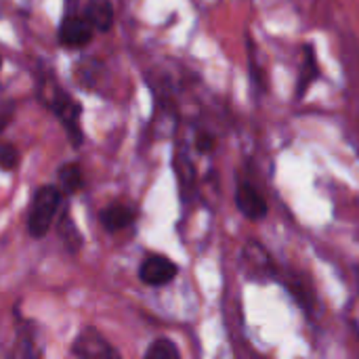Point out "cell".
Segmentation results:
<instances>
[{"instance_id":"obj_1","label":"cell","mask_w":359,"mask_h":359,"mask_svg":"<svg viewBox=\"0 0 359 359\" xmlns=\"http://www.w3.org/2000/svg\"><path fill=\"white\" fill-rule=\"evenodd\" d=\"M63 191L55 185H42L34 191L29 215H27V231L32 238H44L57 217L61 206Z\"/></svg>"},{"instance_id":"obj_2","label":"cell","mask_w":359,"mask_h":359,"mask_svg":"<svg viewBox=\"0 0 359 359\" xmlns=\"http://www.w3.org/2000/svg\"><path fill=\"white\" fill-rule=\"evenodd\" d=\"M53 111L55 116L59 118V122L63 124L69 141L78 147L82 145V128H80V116H82V107L65 93L61 90L59 86H53L50 88V95L46 97L44 101Z\"/></svg>"},{"instance_id":"obj_3","label":"cell","mask_w":359,"mask_h":359,"mask_svg":"<svg viewBox=\"0 0 359 359\" xmlns=\"http://www.w3.org/2000/svg\"><path fill=\"white\" fill-rule=\"evenodd\" d=\"M72 353L78 359H122L118 349H114L111 343L95 328H84L76 337Z\"/></svg>"},{"instance_id":"obj_4","label":"cell","mask_w":359,"mask_h":359,"mask_svg":"<svg viewBox=\"0 0 359 359\" xmlns=\"http://www.w3.org/2000/svg\"><path fill=\"white\" fill-rule=\"evenodd\" d=\"M177 271H179V267L170 259H166L162 255H151L141 263L139 278L147 286H166L177 278Z\"/></svg>"},{"instance_id":"obj_5","label":"cell","mask_w":359,"mask_h":359,"mask_svg":"<svg viewBox=\"0 0 359 359\" xmlns=\"http://www.w3.org/2000/svg\"><path fill=\"white\" fill-rule=\"evenodd\" d=\"M95 36L93 25L84 19V15H67L59 25V42L69 48L86 46Z\"/></svg>"},{"instance_id":"obj_6","label":"cell","mask_w":359,"mask_h":359,"mask_svg":"<svg viewBox=\"0 0 359 359\" xmlns=\"http://www.w3.org/2000/svg\"><path fill=\"white\" fill-rule=\"evenodd\" d=\"M236 206L250 221H261V219L267 217V202H265L263 194L257 187H252L250 183H240L238 185Z\"/></svg>"},{"instance_id":"obj_7","label":"cell","mask_w":359,"mask_h":359,"mask_svg":"<svg viewBox=\"0 0 359 359\" xmlns=\"http://www.w3.org/2000/svg\"><path fill=\"white\" fill-rule=\"evenodd\" d=\"M322 76L320 63H318V55H316V46L313 44H305L303 46V65L299 72V80H297V99H303L307 95V90L311 88V84Z\"/></svg>"},{"instance_id":"obj_8","label":"cell","mask_w":359,"mask_h":359,"mask_svg":"<svg viewBox=\"0 0 359 359\" xmlns=\"http://www.w3.org/2000/svg\"><path fill=\"white\" fill-rule=\"evenodd\" d=\"M84 19L95 32H109L116 21V13L109 0H90L84 8Z\"/></svg>"},{"instance_id":"obj_9","label":"cell","mask_w":359,"mask_h":359,"mask_svg":"<svg viewBox=\"0 0 359 359\" xmlns=\"http://www.w3.org/2000/svg\"><path fill=\"white\" fill-rule=\"evenodd\" d=\"M99 219L107 231H122L135 223V210L126 204H109L101 210Z\"/></svg>"},{"instance_id":"obj_10","label":"cell","mask_w":359,"mask_h":359,"mask_svg":"<svg viewBox=\"0 0 359 359\" xmlns=\"http://www.w3.org/2000/svg\"><path fill=\"white\" fill-rule=\"evenodd\" d=\"M59 185H61L59 189L63 194H76V191H80L82 185H84V175H82L80 164H76V162L63 164L59 168Z\"/></svg>"},{"instance_id":"obj_11","label":"cell","mask_w":359,"mask_h":359,"mask_svg":"<svg viewBox=\"0 0 359 359\" xmlns=\"http://www.w3.org/2000/svg\"><path fill=\"white\" fill-rule=\"evenodd\" d=\"M59 236H61V240H63V244H65V248H67L69 252H78V250H80V246H82V236H80L76 223L72 221V217H69L67 212L59 219Z\"/></svg>"},{"instance_id":"obj_12","label":"cell","mask_w":359,"mask_h":359,"mask_svg":"<svg viewBox=\"0 0 359 359\" xmlns=\"http://www.w3.org/2000/svg\"><path fill=\"white\" fill-rule=\"evenodd\" d=\"M145 359H181L177 345L168 339H158L149 345Z\"/></svg>"},{"instance_id":"obj_13","label":"cell","mask_w":359,"mask_h":359,"mask_svg":"<svg viewBox=\"0 0 359 359\" xmlns=\"http://www.w3.org/2000/svg\"><path fill=\"white\" fill-rule=\"evenodd\" d=\"M17 164H19V151H17V147L13 143L0 141V168L8 172V170L17 168Z\"/></svg>"},{"instance_id":"obj_14","label":"cell","mask_w":359,"mask_h":359,"mask_svg":"<svg viewBox=\"0 0 359 359\" xmlns=\"http://www.w3.org/2000/svg\"><path fill=\"white\" fill-rule=\"evenodd\" d=\"M215 145H217V139H215V135H210V133H200V135L196 137V149H198L200 154H210V151L215 149Z\"/></svg>"},{"instance_id":"obj_15","label":"cell","mask_w":359,"mask_h":359,"mask_svg":"<svg viewBox=\"0 0 359 359\" xmlns=\"http://www.w3.org/2000/svg\"><path fill=\"white\" fill-rule=\"evenodd\" d=\"M11 118H13V111H11V107H8V109H6L4 114H0V133H2L4 128H6V124L11 122Z\"/></svg>"},{"instance_id":"obj_16","label":"cell","mask_w":359,"mask_h":359,"mask_svg":"<svg viewBox=\"0 0 359 359\" xmlns=\"http://www.w3.org/2000/svg\"><path fill=\"white\" fill-rule=\"evenodd\" d=\"M0 69H2V57H0Z\"/></svg>"}]
</instances>
